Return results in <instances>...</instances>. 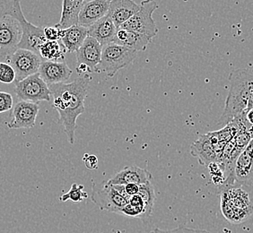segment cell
I'll list each match as a JSON object with an SVG mask.
<instances>
[{"instance_id":"6da1fadb","label":"cell","mask_w":253,"mask_h":233,"mask_svg":"<svg viewBox=\"0 0 253 233\" xmlns=\"http://www.w3.org/2000/svg\"><path fill=\"white\" fill-rule=\"evenodd\" d=\"M91 80L92 78L85 75L72 83H56L49 86L53 97L54 109L59 112V123L64 126V131L71 145L75 144L77 119L84 112V100Z\"/></svg>"},{"instance_id":"3957f363","label":"cell","mask_w":253,"mask_h":233,"mask_svg":"<svg viewBox=\"0 0 253 233\" xmlns=\"http://www.w3.org/2000/svg\"><path fill=\"white\" fill-rule=\"evenodd\" d=\"M221 208L224 217L231 224H241L253 213L248 194L240 190H227L224 193Z\"/></svg>"},{"instance_id":"5b68a950","label":"cell","mask_w":253,"mask_h":233,"mask_svg":"<svg viewBox=\"0 0 253 233\" xmlns=\"http://www.w3.org/2000/svg\"><path fill=\"white\" fill-rule=\"evenodd\" d=\"M157 8L158 5L156 1H142L140 10L124 25H122L120 29L144 34L153 39L158 33L156 22L153 18V14Z\"/></svg>"},{"instance_id":"f546056e","label":"cell","mask_w":253,"mask_h":233,"mask_svg":"<svg viewBox=\"0 0 253 233\" xmlns=\"http://www.w3.org/2000/svg\"><path fill=\"white\" fill-rule=\"evenodd\" d=\"M63 30L59 29L56 26H49L44 28V34L49 41H59L62 37Z\"/></svg>"},{"instance_id":"d6986e66","label":"cell","mask_w":253,"mask_h":233,"mask_svg":"<svg viewBox=\"0 0 253 233\" xmlns=\"http://www.w3.org/2000/svg\"><path fill=\"white\" fill-rule=\"evenodd\" d=\"M190 153L198 159L200 165L209 166L214 162L217 163V155L208 134L200 136V138L191 145Z\"/></svg>"},{"instance_id":"4316f807","label":"cell","mask_w":253,"mask_h":233,"mask_svg":"<svg viewBox=\"0 0 253 233\" xmlns=\"http://www.w3.org/2000/svg\"><path fill=\"white\" fill-rule=\"evenodd\" d=\"M151 233H210L203 230H197V229L188 228L186 226H179L172 230H161L159 228H155Z\"/></svg>"},{"instance_id":"484cf974","label":"cell","mask_w":253,"mask_h":233,"mask_svg":"<svg viewBox=\"0 0 253 233\" xmlns=\"http://www.w3.org/2000/svg\"><path fill=\"white\" fill-rule=\"evenodd\" d=\"M16 76L15 69L5 61H0V83L10 84L15 83Z\"/></svg>"},{"instance_id":"9c48e42d","label":"cell","mask_w":253,"mask_h":233,"mask_svg":"<svg viewBox=\"0 0 253 233\" xmlns=\"http://www.w3.org/2000/svg\"><path fill=\"white\" fill-rule=\"evenodd\" d=\"M22 38V27L13 16L0 18V61H6L17 49Z\"/></svg>"},{"instance_id":"d4e9b609","label":"cell","mask_w":253,"mask_h":233,"mask_svg":"<svg viewBox=\"0 0 253 233\" xmlns=\"http://www.w3.org/2000/svg\"><path fill=\"white\" fill-rule=\"evenodd\" d=\"M84 187L83 185H78L77 183H74L71 186V189L60 197V200L62 202H67L68 200L72 201L74 203L82 202L84 199H86L88 197L87 193L84 192Z\"/></svg>"},{"instance_id":"f1b7e54d","label":"cell","mask_w":253,"mask_h":233,"mask_svg":"<svg viewBox=\"0 0 253 233\" xmlns=\"http://www.w3.org/2000/svg\"><path fill=\"white\" fill-rule=\"evenodd\" d=\"M120 214L126 216V217H134V218H140L143 220L144 212L142 211L141 209L137 208L136 206H134V205L127 203L122 208Z\"/></svg>"},{"instance_id":"ba28073f","label":"cell","mask_w":253,"mask_h":233,"mask_svg":"<svg viewBox=\"0 0 253 233\" xmlns=\"http://www.w3.org/2000/svg\"><path fill=\"white\" fill-rule=\"evenodd\" d=\"M15 93L21 101L38 103L50 102L51 100L49 85L44 82L39 73L28 77L20 82H15Z\"/></svg>"},{"instance_id":"d6a6232c","label":"cell","mask_w":253,"mask_h":233,"mask_svg":"<svg viewBox=\"0 0 253 233\" xmlns=\"http://www.w3.org/2000/svg\"><path fill=\"white\" fill-rule=\"evenodd\" d=\"M125 190L126 193L129 197L138 194L139 192V186L136 184H126L125 185Z\"/></svg>"},{"instance_id":"7c38bea8","label":"cell","mask_w":253,"mask_h":233,"mask_svg":"<svg viewBox=\"0 0 253 233\" xmlns=\"http://www.w3.org/2000/svg\"><path fill=\"white\" fill-rule=\"evenodd\" d=\"M110 0H84L79 14L78 25L89 28L99 20L106 16L110 9Z\"/></svg>"},{"instance_id":"277c9868","label":"cell","mask_w":253,"mask_h":233,"mask_svg":"<svg viewBox=\"0 0 253 233\" xmlns=\"http://www.w3.org/2000/svg\"><path fill=\"white\" fill-rule=\"evenodd\" d=\"M136 56V51L113 42L105 45L102 47L99 71H103L109 78H113L118 71L128 67Z\"/></svg>"},{"instance_id":"83f0119b","label":"cell","mask_w":253,"mask_h":233,"mask_svg":"<svg viewBox=\"0 0 253 233\" xmlns=\"http://www.w3.org/2000/svg\"><path fill=\"white\" fill-rule=\"evenodd\" d=\"M14 105V100L8 92H0V113L8 112Z\"/></svg>"},{"instance_id":"5bb4252c","label":"cell","mask_w":253,"mask_h":233,"mask_svg":"<svg viewBox=\"0 0 253 233\" xmlns=\"http://www.w3.org/2000/svg\"><path fill=\"white\" fill-rule=\"evenodd\" d=\"M39 74L48 85L56 83H64L72 75V70L66 62H53L42 60L40 67Z\"/></svg>"},{"instance_id":"e0dca14e","label":"cell","mask_w":253,"mask_h":233,"mask_svg":"<svg viewBox=\"0 0 253 233\" xmlns=\"http://www.w3.org/2000/svg\"><path fill=\"white\" fill-rule=\"evenodd\" d=\"M151 41V38L144 34L123 29H118L117 34L113 39V43L131 49L136 52L146 51Z\"/></svg>"},{"instance_id":"2e32d148","label":"cell","mask_w":253,"mask_h":233,"mask_svg":"<svg viewBox=\"0 0 253 233\" xmlns=\"http://www.w3.org/2000/svg\"><path fill=\"white\" fill-rule=\"evenodd\" d=\"M152 174L146 170L137 166H128L117 172L111 180H108L109 184L123 185L136 184L140 186L151 181Z\"/></svg>"},{"instance_id":"d590c367","label":"cell","mask_w":253,"mask_h":233,"mask_svg":"<svg viewBox=\"0 0 253 233\" xmlns=\"http://www.w3.org/2000/svg\"><path fill=\"white\" fill-rule=\"evenodd\" d=\"M252 109H253V91L251 93V96H250V99H249L248 106H247V110L246 111L252 110Z\"/></svg>"},{"instance_id":"603a6c76","label":"cell","mask_w":253,"mask_h":233,"mask_svg":"<svg viewBox=\"0 0 253 233\" xmlns=\"http://www.w3.org/2000/svg\"><path fill=\"white\" fill-rule=\"evenodd\" d=\"M67 49L62 43L59 41L47 40L40 49V56L44 61L65 62V54Z\"/></svg>"},{"instance_id":"ac0fdd59","label":"cell","mask_w":253,"mask_h":233,"mask_svg":"<svg viewBox=\"0 0 253 233\" xmlns=\"http://www.w3.org/2000/svg\"><path fill=\"white\" fill-rule=\"evenodd\" d=\"M117 31V27L107 15L88 28V36L96 39L103 47L113 42Z\"/></svg>"},{"instance_id":"8992f818","label":"cell","mask_w":253,"mask_h":233,"mask_svg":"<svg viewBox=\"0 0 253 233\" xmlns=\"http://www.w3.org/2000/svg\"><path fill=\"white\" fill-rule=\"evenodd\" d=\"M12 16L19 22L22 27V38L17 49H27L40 55L41 47L47 41L44 28L33 25L26 20L22 11L20 1H17L15 12Z\"/></svg>"},{"instance_id":"7a4b0ae2","label":"cell","mask_w":253,"mask_h":233,"mask_svg":"<svg viewBox=\"0 0 253 233\" xmlns=\"http://www.w3.org/2000/svg\"><path fill=\"white\" fill-rule=\"evenodd\" d=\"M253 91V72L248 69H235L229 75V92L224 111L217 125H228L243 114L248 106Z\"/></svg>"},{"instance_id":"8fae6325","label":"cell","mask_w":253,"mask_h":233,"mask_svg":"<svg viewBox=\"0 0 253 233\" xmlns=\"http://www.w3.org/2000/svg\"><path fill=\"white\" fill-rule=\"evenodd\" d=\"M39 111L38 103L20 101L13 109V118L7 124V126L11 129L32 128L35 126Z\"/></svg>"},{"instance_id":"4dcf8cb0","label":"cell","mask_w":253,"mask_h":233,"mask_svg":"<svg viewBox=\"0 0 253 233\" xmlns=\"http://www.w3.org/2000/svg\"><path fill=\"white\" fill-rule=\"evenodd\" d=\"M16 4L17 1H0V18L5 15L12 16L15 12Z\"/></svg>"},{"instance_id":"30bf717a","label":"cell","mask_w":253,"mask_h":233,"mask_svg":"<svg viewBox=\"0 0 253 233\" xmlns=\"http://www.w3.org/2000/svg\"><path fill=\"white\" fill-rule=\"evenodd\" d=\"M5 62L10 64L15 69L16 76L15 82H20L28 77L39 73L42 58L33 51L17 49L6 59Z\"/></svg>"},{"instance_id":"e575fe53","label":"cell","mask_w":253,"mask_h":233,"mask_svg":"<svg viewBox=\"0 0 253 233\" xmlns=\"http://www.w3.org/2000/svg\"><path fill=\"white\" fill-rule=\"evenodd\" d=\"M246 119L247 121L253 126V109L246 111Z\"/></svg>"},{"instance_id":"52a82bcc","label":"cell","mask_w":253,"mask_h":233,"mask_svg":"<svg viewBox=\"0 0 253 233\" xmlns=\"http://www.w3.org/2000/svg\"><path fill=\"white\" fill-rule=\"evenodd\" d=\"M91 198L102 211L118 214H121L122 208L128 203V200L109 184L108 180L93 183Z\"/></svg>"},{"instance_id":"ffe728a7","label":"cell","mask_w":253,"mask_h":233,"mask_svg":"<svg viewBox=\"0 0 253 233\" xmlns=\"http://www.w3.org/2000/svg\"><path fill=\"white\" fill-rule=\"evenodd\" d=\"M234 178L240 183H245L253 178V139L235 162Z\"/></svg>"},{"instance_id":"44dd1931","label":"cell","mask_w":253,"mask_h":233,"mask_svg":"<svg viewBox=\"0 0 253 233\" xmlns=\"http://www.w3.org/2000/svg\"><path fill=\"white\" fill-rule=\"evenodd\" d=\"M84 2V0H64L61 17L59 23L55 26L60 30H67L75 25H78L79 14Z\"/></svg>"},{"instance_id":"4fadbf2b","label":"cell","mask_w":253,"mask_h":233,"mask_svg":"<svg viewBox=\"0 0 253 233\" xmlns=\"http://www.w3.org/2000/svg\"><path fill=\"white\" fill-rule=\"evenodd\" d=\"M102 50V45L96 39L88 36L80 49L76 52L78 65L84 64L87 66L90 72L96 73L98 67L101 63Z\"/></svg>"},{"instance_id":"cb8c5ba5","label":"cell","mask_w":253,"mask_h":233,"mask_svg":"<svg viewBox=\"0 0 253 233\" xmlns=\"http://www.w3.org/2000/svg\"><path fill=\"white\" fill-rule=\"evenodd\" d=\"M138 194L141 196L142 199L145 203V221L146 219L151 217L154 205L156 203V190L155 187L153 186L151 181L147 182L146 184H142L139 186V192Z\"/></svg>"},{"instance_id":"1f68e13d","label":"cell","mask_w":253,"mask_h":233,"mask_svg":"<svg viewBox=\"0 0 253 233\" xmlns=\"http://www.w3.org/2000/svg\"><path fill=\"white\" fill-rule=\"evenodd\" d=\"M83 161L85 167L89 170H96L98 168V158L95 155L85 154L83 156Z\"/></svg>"},{"instance_id":"9a60e30c","label":"cell","mask_w":253,"mask_h":233,"mask_svg":"<svg viewBox=\"0 0 253 233\" xmlns=\"http://www.w3.org/2000/svg\"><path fill=\"white\" fill-rule=\"evenodd\" d=\"M140 10V5L132 0H112L108 15L112 20L117 29L136 15Z\"/></svg>"},{"instance_id":"836d02e7","label":"cell","mask_w":253,"mask_h":233,"mask_svg":"<svg viewBox=\"0 0 253 233\" xmlns=\"http://www.w3.org/2000/svg\"><path fill=\"white\" fill-rule=\"evenodd\" d=\"M77 72L80 77H83V76L86 75L85 73H90V70H89L87 66L81 64V65H78L77 67Z\"/></svg>"},{"instance_id":"7402d4cb","label":"cell","mask_w":253,"mask_h":233,"mask_svg":"<svg viewBox=\"0 0 253 233\" xmlns=\"http://www.w3.org/2000/svg\"><path fill=\"white\" fill-rule=\"evenodd\" d=\"M88 37V28L81 25H75L69 29L63 30L61 41L67 51L77 52Z\"/></svg>"}]
</instances>
